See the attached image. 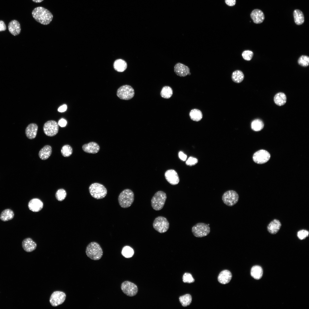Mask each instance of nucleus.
Listing matches in <instances>:
<instances>
[{"mask_svg": "<svg viewBox=\"0 0 309 309\" xmlns=\"http://www.w3.org/2000/svg\"><path fill=\"white\" fill-rule=\"evenodd\" d=\"M250 17L253 22L256 24L262 23L265 19V16L263 12L258 9L253 10L250 14Z\"/></svg>", "mask_w": 309, "mask_h": 309, "instance_id": "dca6fc26", "label": "nucleus"}, {"mask_svg": "<svg viewBox=\"0 0 309 309\" xmlns=\"http://www.w3.org/2000/svg\"><path fill=\"white\" fill-rule=\"evenodd\" d=\"M293 14L294 22L296 25H300L303 23L304 17L302 11L298 9H295L294 11Z\"/></svg>", "mask_w": 309, "mask_h": 309, "instance_id": "a878e982", "label": "nucleus"}, {"mask_svg": "<svg viewBox=\"0 0 309 309\" xmlns=\"http://www.w3.org/2000/svg\"><path fill=\"white\" fill-rule=\"evenodd\" d=\"M56 199L59 201H62L65 199L66 196V192L63 189H58L55 195Z\"/></svg>", "mask_w": 309, "mask_h": 309, "instance_id": "e433bc0d", "label": "nucleus"}, {"mask_svg": "<svg viewBox=\"0 0 309 309\" xmlns=\"http://www.w3.org/2000/svg\"><path fill=\"white\" fill-rule=\"evenodd\" d=\"M59 125L57 122L53 120L46 122L43 126L44 133L47 136H53L56 135L59 130Z\"/></svg>", "mask_w": 309, "mask_h": 309, "instance_id": "9d476101", "label": "nucleus"}, {"mask_svg": "<svg viewBox=\"0 0 309 309\" xmlns=\"http://www.w3.org/2000/svg\"><path fill=\"white\" fill-rule=\"evenodd\" d=\"M232 274L229 270H225L222 271L219 274L218 280L220 283L226 284L229 282L232 278Z\"/></svg>", "mask_w": 309, "mask_h": 309, "instance_id": "4be33fe9", "label": "nucleus"}, {"mask_svg": "<svg viewBox=\"0 0 309 309\" xmlns=\"http://www.w3.org/2000/svg\"><path fill=\"white\" fill-rule=\"evenodd\" d=\"M188 75H191V73L189 72V74H188Z\"/></svg>", "mask_w": 309, "mask_h": 309, "instance_id": "8fccbe9b", "label": "nucleus"}, {"mask_svg": "<svg viewBox=\"0 0 309 309\" xmlns=\"http://www.w3.org/2000/svg\"><path fill=\"white\" fill-rule=\"evenodd\" d=\"M14 214L11 209H7L3 210L0 215V219L2 221H7L12 219L14 217Z\"/></svg>", "mask_w": 309, "mask_h": 309, "instance_id": "393cba45", "label": "nucleus"}, {"mask_svg": "<svg viewBox=\"0 0 309 309\" xmlns=\"http://www.w3.org/2000/svg\"><path fill=\"white\" fill-rule=\"evenodd\" d=\"M263 274V270L262 268L258 266H253L251 270V275L254 278L259 279L261 278Z\"/></svg>", "mask_w": 309, "mask_h": 309, "instance_id": "c85d7f7f", "label": "nucleus"}, {"mask_svg": "<svg viewBox=\"0 0 309 309\" xmlns=\"http://www.w3.org/2000/svg\"><path fill=\"white\" fill-rule=\"evenodd\" d=\"M52 153V148L49 145L45 146L39 151V156L41 159L45 160L48 159Z\"/></svg>", "mask_w": 309, "mask_h": 309, "instance_id": "b1692460", "label": "nucleus"}, {"mask_svg": "<svg viewBox=\"0 0 309 309\" xmlns=\"http://www.w3.org/2000/svg\"><path fill=\"white\" fill-rule=\"evenodd\" d=\"M270 157V154L268 152L262 149L255 152L253 155V159L255 163L258 164H263L268 161Z\"/></svg>", "mask_w": 309, "mask_h": 309, "instance_id": "ddd939ff", "label": "nucleus"}, {"mask_svg": "<svg viewBox=\"0 0 309 309\" xmlns=\"http://www.w3.org/2000/svg\"><path fill=\"white\" fill-rule=\"evenodd\" d=\"M114 69L117 71L122 72L124 71L127 67V64L124 60L119 59L116 60L113 64Z\"/></svg>", "mask_w": 309, "mask_h": 309, "instance_id": "bb28decb", "label": "nucleus"}, {"mask_svg": "<svg viewBox=\"0 0 309 309\" xmlns=\"http://www.w3.org/2000/svg\"><path fill=\"white\" fill-rule=\"evenodd\" d=\"M189 116L192 120L195 121L200 120L203 117L201 111L196 109H192L191 111L189 113Z\"/></svg>", "mask_w": 309, "mask_h": 309, "instance_id": "c756f323", "label": "nucleus"}, {"mask_svg": "<svg viewBox=\"0 0 309 309\" xmlns=\"http://www.w3.org/2000/svg\"><path fill=\"white\" fill-rule=\"evenodd\" d=\"M154 228L160 233H163L168 230L169 223L167 219L162 216H159L154 219L152 224Z\"/></svg>", "mask_w": 309, "mask_h": 309, "instance_id": "0eeeda50", "label": "nucleus"}, {"mask_svg": "<svg viewBox=\"0 0 309 309\" xmlns=\"http://www.w3.org/2000/svg\"><path fill=\"white\" fill-rule=\"evenodd\" d=\"M167 181L173 185L177 184L179 182V179L177 172L173 169L167 170L165 174Z\"/></svg>", "mask_w": 309, "mask_h": 309, "instance_id": "4468645a", "label": "nucleus"}, {"mask_svg": "<svg viewBox=\"0 0 309 309\" xmlns=\"http://www.w3.org/2000/svg\"><path fill=\"white\" fill-rule=\"evenodd\" d=\"M183 281L184 283H191L193 282L195 280L192 275L190 273H185L183 277Z\"/></svg>", "mask_w": 309, "mask_h": 309, "instance_id": "58836bf2", "label": "nucleus"}, {"mask_svg": "<svg viewBox=\"0 0 309 309\" xmlns=\"http://www.w3.org/2000/svg\"><path fill=\"white\" fill-rule=\"evenodd\" d=\"M89 190L91 195L97 199L104 198L107 193V189L105 186L97 183L92 184L89 187Z\"/></svg>", "mask_w": 309, "mask_h": 309, "instance_id": "20e7f679", "label": "nucleus"}, {"mask_svg": "<svg viewBox=\"0 0 309 309\" xmlns=\"http://www.w3.org/2000/svg\"><path fill=\"white\" fill-rule=\"evenodd\" d=\"M298 64L303 67H307L309 64V57L307 56L302 55L301 56L298 60Z\"/></svg>", "mask_w": 309, "mask_h": 309, "instance_id": "4c0bfd02", "label": "nucleus"}, {"mask_svg": "<svg viewBox=\"0 0 309 309\" xmlns=\"http://www.w3.org/2000/svg\"><path fill=\"white\" fill-rule=\"evenodd\" d=\"M58 124L60 126L64 127L66 125L67 121L64 119H61L59 120Z\"/></svg>", "mask_w": 309, "mask_h": 309, "instance_id": "a18cd8bd", "label": "nucleus"}, {"mask_svg": "<svg viewBox=\"0 0 309 309\" xmlns=\"http://www.w3.org/2000/svg\"><path fill=\"white\" fill-rule=\"evenodd\" d=\"M286 96L283 93L279 92L276 94L274 98L275 103L279 106L284 105L286 102Z\"/></svg>", "mask_w": 309, "mask_h": 309, "instance_id": "cd10ccee", "label": "nucleus"}, {"mask_svg": "<svg viewBox=\"0 0 309 309\" xmlns=\"http://www.w3.org/2000/svg\"><path fill=\"white\" fill-rule=\"evenodd\" d=\"M243 58L245 60H251L253 56V52L249 50H245L243 52L242 54Z\"/></svg>", "mask_w": 309, "mask_h": 309, "instance_id": "ea45409f", "label": "nucleus"}, {"mask_svg": "<svg viewBox=\"0 0 309 309\" xmlns=\"http://www.w3.org/2000/svg\"><path fill=\"white\" fill-rule=\"evenodd\" d=\"M134 95V91L130 86L126 85L122 86L117 90V95L120 99L128 100L132 98Z\"/></svg>", "mask_w": 309, "mask_h": 309, "instance_id": "1a4fd4ad", "label": "nucleus"}, {"mask_svg": "<svg viewBox=\"0 0 309 309\" xmlns=\"http://www.w3.org/2000/svg\"><path fill=\"white\" fill-rule=\"evenodd\" d=\"M66 298V295L64 292L60 291H56L51 295L49 302L52 306L56 307L63 303Z\"/></svg>", "mask_w": 309, "mask_h": 309, "instance_id": "f8f14e48", "label": "nucleus"}, {"mask_svg": "<svg viewBox=\"0 0 309 309\" xmlns=\"http://www.w3.org/2000/svg\"><path fill=\"white\" fill-rule=\"evenodd\" d=\"M222 200L226 205L231 207L238 202L239 196L238 193L233 190H229L225 192L222 196Z\"/></svg>", "mask_w": 309, "mask_h": 309, "instance_id": "6e6552de", "label": "nucleus"}, {"mask_svg": "<svg viewBox=\"0 0 309 309\" xmlns=\"http://www.w3.org/2000/svg\"><path fill=\"white\" fill-rule=\"evenodd\" d=\"M6 27L4 22L2 20H0V31L6 30Z\"/></svg>", "mask_w": 309, "mask_h": 309, "instance_id": "49530a36", "label": "nucleus"}, {"mask_svg": "<svg viewBox=\"0 0 309 309\" xmlns=\"http://www.w3.org/2000/svg\"><path fill=\"white\" fill-rule=\"evenodd\" d=\"M231 77L234 82L236 83H240L243 80L244 75L241 71L236 70L233 73Z\"/></svg>", "mask_w": 309, "mask_h": 309, "instance_id": "7c9ffc66", "label": "nucleus"}, {"mask_svg": "<svg viewBox=\"0 0 309 309\" xmlns=\"http://www.w3.org/2000/svg\"><path fill=\"white\" fill-rule=\"evenodd\" d=\"M38 128L37 125L35 123L29 124L25 130V134L27 137L30 139L35 138L37 134Z\"/></svg>", "mask_w": 309, "mask_h": 309, "instance_id": "aec40b11", "label": "nucleus"}, {"mask_svg": "<svg viewBox=\"0 0 309 309\" xmlns=\"http://www.w3.org/2000/svg\"><path fill=\"white\" fill-rule=\"evenodd\" d=\"M236 0H225L226 4L229 6H233L236 4Z\"/></svg>", "mask_w": 309, "mask_h": 309, "instance_id": "37998d69", "label": "nucleus"}, {"mask_svg": "<svg viewBox=\"0 0 309 309\" xmlns=\"http://www.w3.org/2000/svg\"><path fill=\"white\" fill-rule=\"evenodd\" d=\"M264 124L263 121L259 119L253 120L251 122V129L253 130L258 131L262 130L264 128Z\"/></svg>", "mask_w": 309, "mask_h": 309, "instance_id": "2f4dec72", "label": "nucleus"}, {"mask_svg": "<svg viewBox=\"0 0 309 309\" xmlns=\"http://www.w3.org/2000/svg\"><path fill=\"white\" fill-rule=\"evenodd\" d=\"M174 71L175 74L180 77H185L190 72L189 68L181 63L176 64L174 67Z\"/></svg>", "mask_w": 309, "mask_h": 309, "instance_id": "2eb2a0df", "label": "nucleus"}, {"mask_svg": "<svg viewBox=\"0 0 309 309\" xmlns=\"http://www.w3.org/2000/svg\"><path fill=\"white\" fill-rule=\"evenodd\" d=\"M118 200L119 204L121 207L124 208H128L134 202V193L129 189H125L119 194Z\"/></svg>", "mask_w": 309, "mask_h": 309, "instance_id": "7ed1b4c3", "label": "nucleus"}, {"mask_svg": "<svg viewBox=\"0 0 309 309\" xmlns=\"http://www.w3.org/2000/svg\"><path fill=\"white\" fill-rule=\"evenodd\" d=\"M167 198L166 193L159 191L156 192L152 197L151 200V205L156 211H159L163 208Z\"/></svg>", "mask_w": 309, "mask_h": 309, "instance_id": "39448f33", "label": "nucleus"}, {"mask_svg": "<svg viewBox=\"0 0 309 309\" xmlns=\"http://www.w3.org/2000/svg\"><path fill=\"white\" fill-rule=\"evenodd\" d=\"M179 157L181 160L183 161H185L187 158V155L181 151H180L179 152Z\"/></svg>", "mask_w": 309, "mask_h": 309, "instance_id": "c03bdc74", "label": "nucleus"}, {"mask_svg": "<svg viewBox=\"0 0 309 309\" xmlns=\"http://www.w3.org/2000/svg\"><path fill=\"white\" fill-rule=\"evenodd\" d=\"M281 226V224L280 221L277 219H274L271 221L268 225V230L272 234H276L279 230Z\"/></svg>", "mask_w": 309, "mask_h": 309, "instance_id": "5701e85b", "label": "nucleus"}, {"mask_svg": "<svg viewBox=\"0 0 309 309\" xmlns=\"http://www.w3.org/2000/svg\"><path fill=\"white\" fill-rule=\"evenodd\" d=\"M33 17L38 22L43 25L49 24L52 21L53 15L47 9L42 7H38L32 11Z\"/></svg>", "mask_w": 309, "mask_h": 309, "instance_id": "f257e3e1", "label": "nucleus"}, {"mask_svg": "<svg viewBox=\"0 0 309 309\" xmlns=\"http://www.w3.org/2000/svg\"><path fill=\"white\" fill-rule=\"evenodd\" d=\"M134 252L133 249L128 246H124L122 249L121 254L124 257L130 258L133 256Z\"/></svg>", "mask_w": 309, "mask_h": 309, "instance_id": "72a5a7b5", "label": "nucleus"}, {"mask_svg": "<svg viewBox=\"0 0 309 309\" xmlns=\"http://www.w3.org/2000/svg\"><path fill=\"white\" fill-rule=\"evenodd\" d=\"M198 162V160L196 158L192 157H190L186 161V164L187 165L192 166L196 164Z\"/></svg>", "mask_w": 309, "mask_h": 309, "instance_id": "79ce46f5", "label": "nucleus"}, {"mask_svg": "<svg viewBox=\"0 0 309 309\" xmlns=\"http://www.w3.org/2000/svg\"><path fill=\"white\" fill-rule=\"evenodd\" d=\"M191 231L195 237H202L209 233L210 229L207 224L203 223H199L192 227Z\"/></svg>", "mask_w": 309, "mask_h": 309, "instance_id": "423d86ee", "label": "nucleus"}, {"mask_svg": "<svg viewBox=\"0 0 309 309\" xmlns=\"http://www.w3.org/2000/svg\"><path fill=\"white\" fill-rule=\"evenodd\" d=\"M22 247L25 251L27 252L34 250L37 247L36 243L30 238H27L22 241Z\"/></svg>", "mask_w": 309, "mask_h": 309, "instance_id": "6ab92c4d", "label": "nucleus"}, {"mask_svg": "<svg viewBox=\"0 0 309 309\" xmlns=\"http://www.w3.org/2000/svg\"><path fill=\"white\" fill-rule=\"evenodd\" d=\"M29 209L34 212L40 211L43 207V203L39 199L34 198L31 199L28 204Z\"/></svg>", "mask_w": 309, "mask_h": 309, "instance_id": "f3484780", "label": "nucleus"}, {"mask_svg": "<svg viewBox=\"0 0 309 309\" xmlns=\"http://www.w3.org/2000/svg\"><path fill=\"white\" fill-rule=\"evenodd\" d=\"M121 288L124 293L129 296H135L138 292L137 286L135 284L128 281L123 282L121 284Z\"/></svg>", "mask_w": 309, "mask_h": 309, "instance_id": "9b49d317", "label": "nucleus"}, {"mask_svg": "<svg viewBox=\"0 0 309 309\" xmlns=\"http://www.w3.org/2000/svg\"><path fill=\"white\" fill-rule=\"evenodd\" d=\"M73 150L72 147L69 145H65L62 147L61 152L62 156L65 157L70 156L72 154Z\"/></svg>", "mask_w": 309, "mask_h": 309, "instance_id": "c9c22d12", "label": "nucleus"}, {"mask_svg": "<svg viewBox=\"0 0 309 309\" xmlns=\"http://www.w3.org/2000/svg\"><path fill=\"white\" fill-rule=\"evenodd\" d=\"M8 29L9 32L14 36L19 35L21 31L20 24L15 20H12L9 23Z\"/></svg>", "mask_w": 309, "mask_h": 309, "instance_id": "412c9836", "label": "nucleus"}, {"mask_svg": "<svg viewBox=\"0 0 309 309\" xmlns=\"http://www.w3.org/2000/svg\"><path fill=\"white\" fill-rule=\"evenodd\" d=\"M173 90L172 88L169 86H164L162 89L161 95V97L166 99L169 98L173 94Z\"/></svg>", "mask_w": 309, "mask_h": 309, "instance_id": "f704fd0d", "label": "nucleus"}, {"mask_svg": "<svg viewBox=\"0 0 309 309\" xmlns=\"http://www.w3.org/2000/svg\"><path fill=\"white\" fill-rule=\"evenodd\" d=\"M308 235L309 232L308 231L306 230L302 229L299 231L298 232L297 235L299 239L303 240L308 237Z\"/></svg>", "mask_w": 309, "mask_h": 309, "instance_id": "a19ab883", "label": "nucleus"}, {"mask_svg": "<svg viewBox=\"0 0 309 309\" xmlns=\"http://www.w3.org/2000/svg\"><path fill=\"white\" fill-rule=\"evenodd\" d=\"M192 297L189 294L181 296L179 298V301L182 306L186 307L190 305L192 301Z\"/></svg>", "mask_w": 309, "mask_h": 309, "instance_id": "473e14b6", "label": "nucleus"}, {"mask_svg": "<svg viewBox=\"0 0 309 309\" xmlns=\"http://www.w3.org/2000/svg\"><path fill=\"white\" fill-rule=\"evenodd\" d=\"M67 109V106L66 104H64L59 108L58 111L60 112H63L65 111Z\"/></svg>", "mask_w": 309, "mask_h": 309, "instance_id": "de8ad7c7", "label": "nucleus"}, {"mask_svg": "<svg viewBox=\"0 0 309 309\" xmlns=\"http://www.w3.org/2000/svg\"><path fill=\"white\" fill-rule=\"evenodd\" d=\"M33 2L36 3H39L42 2L43 0H32Z\"/></svg>", "mask_w": 309, "mask_h": 309, "instance_id": "09e8293b", "label": "nucleus"}, {"mask_svg": "<svg viewBox=\"0 0 309 309\" xmlns=\"http://www.w3.org/2000/svg\"><path fill=\"white\" fill-rule=\"evenodd\" d=\"M86 253L87 256L90 259L97 260L102 257L103 252L100 245L95 242H92L87 246Z\"/></svg>", "mask_w": 309, "mask_h": 309, "instance_id": "f03ea898", "label": "nucleus"}, {"mask_svg": "<svg viewBox=\"0 0 309 309\" xmlns=\"http://www.w3.org/2000/svg\"><path fill=\"white\" fill-rule=\"evenodd\" d=\"M82 148L83 151L86 153L96 154L99 151L100 147L97 143L91 142L84 144L82 146Z\"/></svg>", "mask_w": 309, "mask_h": 309, "instance_id": "a211bd4d", "label": "nucleus"}]
</instances>
